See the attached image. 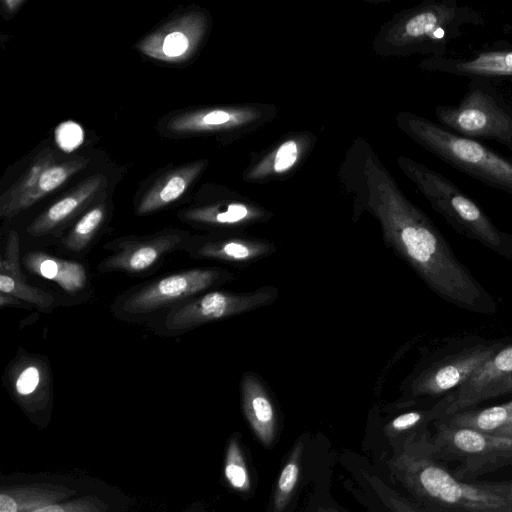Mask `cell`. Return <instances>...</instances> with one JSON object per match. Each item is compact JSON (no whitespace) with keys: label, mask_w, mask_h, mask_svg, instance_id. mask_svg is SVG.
Masks as SVG:
<instances>
[{"label":"cell","mask_w":512,"mask_h":512,"mask_svg":"<svg viewBox=\"0 0 512 512\" xmlns=\"http://www.w3.org/2000/svg\"><path fill=\"white\" fill-rule=\"evenodd\" d=\"M379 215L387 246L432 292L472 313L492 316L497 312L495 299L456 257L423 212L405 199L394 197Z\"/></svg>","instance_id":"cell-1"},{"label":"cell","mask_w":512,"mask_h":512,"mask_svg":"<svg viewBox=\"0 0 512 512\" xmlns=\"http://www.w3.org/2000/svg\"><path fill=\"white\" fill-rule=\"evenodd\" d=\"M397 466L408 488L440 512H512L511 502L458 479L420 445L403 453Z\"/></svg>","instance_id":"cell-2"},{"label":"cell","mask_w":512,"mask_h":512,"mask_svg":"<svg viewBox=\"0 0 512 512\" xmlns=\"http://www.w3.org/2000/svg\"><path fill=\"white\" fill-rule=\"evenodd\" d=\"M405 168L433 209L454 230L497 255L512 260V233L499 229L484 210L453 181L415 162L406 161Z\"/></svg>","instance_id":"cell-3"},{"label":"cell","mask_w":512,"mask_h":512,"mask_svg":"<svg viewBox=\"0 0 512 512\" xmlns=\"http://www.w3.org/2000/svg\"><path fill=\"white\" fill-rule=\"evenodd\" d=\"M404 120L409 134L442 161L512 197V157L430 120L411 115Z\"/></svg>","instance_id":"cell-4"},{"label":"cell","mask_w":512,"mask_h":512,"mask_svg":"<svg viewBox=\"0 0 512 512\" xmlns=\"http://www.w3.org/2000/svg\"><path fill=\"white\" fill-rule=\"evenodd\" d=\"M505 342L475 335L445 340L416 366L405 382V394L411 400H439L467 381Z\"/></svg>","instance_id":"cell-5"},{"label":"cell","mask_w":512,"mask_h":512,"mask_svg":"<svg viewBox=\"0 0 512 512\" xmlns=\"http://www.w3.org/2000/svg\"><path fill=\"white\" fill-rule=\"evenodd\" d=\"M441 126L474 140H492L512 153V106L485 78H470L464 96L456 105L435 110Z\"/></svg>","instance_id":"cell-6"},{"label":"cell","mask_w":512,"mask_h":512,"mask_svg":"<svg viewBox=\"0 0 512 512\" xmlns=\"http://www.w3.org/2000/svg\"><path fill=\"white\" fill-rule=\"evenodd\" d=\"M432 438L422 433L418 444L437 461H456L452 472L458 479L475 476L512 464V439L497 437L477 430L433 422Z\"/></svg>","instance_id":"cell-7"},{"label":"cell","mask_w":512,"mask_h":512,"mask_svg":"<svg viewBox=\"0 0 512 512\" xmlns=\"http://www.w3.org/2000/svg\"><path fill=\"white\" fill-rule=\"evenodd\" d=\"M234 279L233 272L221 267L188 269L135 288L122 296L113 307L121 316L140 317L167 307L173 308Z\"/></svg>","instance_id":"cell-8"},{"label":"cell","mask_w":512,"mask_h":512,"mask_svg":"<svg viewBox=\"0 0 512 512\" xmlns=\"http://www.w3.org/2000/svg\"><path fill=\"white\" fill-rule=\"evenodd\" d=\"M278 298L279 290L272 285L245 292L208 290L174 306L164 319V327L169 332L189 330L270 306Z\"/></svg>","instance_id":"cell-9"},{"label":"cell","mask_w":512,"mask_h":512,"mask_svg":"<svg viewBox=\"0 0 512 512\" xmlns=\"http://www.w3.org/2000/svg\"><path fill=\"white\" fill-rule=\"evenodd\" d=\"M512 394V338L485 361L461 386L440 398L445 416ZM444 416V417H445Z\"/></svg>","instance_id":"cell-10"},{"label":"cell","mask_w":512,"mask_h":512,"mask_svg":"<svg viewBox=\"0 0 512 512\" xmlns=\"http://www.w3.org/2000/svg\"><path fill=\"white\" fill-rule=\"evenodd\" d=\"M189 238L187 232L169 230L154 235L127 238L113 246V253L98 265L101 273H141L155 266L167 254L182 249Z\"/></svg>","instance_id":"cell-11"},{"label":"cell","mask_w":512,"mask_h":512,"mask_svg":"<svg viewBox=\"0 0 512 512\" xmlns=\"http://www.w3.org/2000/svg\"><path fill=\"white\" fill-rule=\"evenodd\" d=\"M205 24L202 14L187 11L145 36L136 47L152 59L180 63L197 49Z\"/></svg>","instance_id":"cell-12"},{"label":"cell","mask_w":512,"mask_h":512,"mask_svg":"<svg viewBox=\"0 0 512 512\" xmlns=\"http://www.w3.org/2000/svg\"><path fill=\"white\" fill-rule=\"evenodd\" d=\"M182 250L195 259L247 267L273 255L277 247L272 242L245 236H207L189 237Z\"/></svg>","instance_id":"cell-13"},{"label":"cell","mask_w":512,"mask_h":512,"mask_svg":"<svg viewBox=\"0 0 512 512\" xmlns=\"http://www.w3.org/2000/svg\"><path fill=\"white\" fill-rule=\"evenodd\" d=\"M423 66L431 71L468 78L512 79V45L504 41L466 56L431 57Z\"/></svg>","instance_id":"cell-14"},{"label":"cell","mask_w":512,"mask_h":512,"mask_svg":"<svg viewBox=\"0 0 512 512\" xmlns=\"http://www.w3.org/2000/svg\"><path fill=\"white\" fill-rule=\"evenodd\" d=\"M106 185L107 179L102 174L85 179L39 214L27 227L28 234L40 237L53 233L80 212Z\"/></svg>","instance_id":"cell-15"},{"label":"cell","mask_w":512,"mask_h":512,"mask_svg":"<svg viewBox=\"0 0 512 512\" xmlns=\"http://www.w3.org/2000/svg\"><path fill=\"white\" fill-rule=\"evenodd\" d=\"M240 393L251 429L265 446H270L276 435L278 415L265 383L257 374L246 372L240 380Z\"/></svg>","instance_id":"cell-16"},{"label":"cell","mask_w":512,"mask_h":512,"mask_svg":"<svg viewBox=\"0 0 512 512\" xmlns=\"http://www.w3.org/2000/svg\"><path fill=\"white\" fill-rule=\"evenodd\" d=\"M20 240L15 230L9 231L0 259V292L11 295L39 309L55 304L52 294L27 282L21 269Z\"/></svg>","instance_id":"cell-17"},{"label":"cell","mask_w":512,"mask_h":512,"mask_svg":"<svg viewBox=\"0 0 512 512\" xmlns=\"http://www.w3.org/2000/svg\"><path fill=\"white\" fill-rule=\"evenodd\" d=\"M22 263L30 273L55 282L69 294L78 293L87 285L88 274L80 262L31 251L23 256Z\"/></svg>","instance_id":"cell-18"},{"label":"cell","mask_w":512,"mask_h":512,"mask_svg":"<svg viewBox=\"0 0 512 512\" xmlns=\"http://www.w3.org/2000/svg\"><path fill=\"white\" fill-rule=\"evenodd\" d=\"M6 375L7 384L11 386L15 395L22 399L47 395L52 384L47 361L25 351L13 359Z\"/></svg>","instance_id":"cell-19"},{"label":"cell","mask_w":512,"mask_h":512,"mask_svg":"<svg viewBox=\"0 0 512 512\" xmlns=\"http://www.w3.org/2000/svg\"><path fill=\"white\" fill-rule=\"evenodd\" d=\"M203 169L198 161L172 170L147 191L136 208L138 215L160 210L178 200Z\"/></svg>","instance_id":"cell-20"},{"label":"cell","mask_w":512,"mask_h":512,"mask_svg":"<svg viewBox=\"0 0 512 512\" xmlns=\"http://www.w3.org/2000/svg\"><path fill=\"white\" fill-rule=\"evenodd\" d=\"M439 421L479 432L512 439V400L482 409H469L445 416Z\"/></svg>","instance_id":"cell-21"},{"label":"cell","mask_w":512,"mask_h":512,"mask_svg":"<svg viewBox=\"0 0 512 512\" xmlns=\"http://www.w3.org/2000/svg\"><path fill=\"white\" fill-rule=\"evenodd\" d=\"M89 160L77 157L68 161L54 163L40 175L36 185L16 203L0 214L3 219H11L34 205L47 194L56 190L70 177L83 170Z\"/></svg>","instance_id":"cell-22"},{"label":"cell","mask_w":512,"mask_h":512,"mask_svg":"<svg viewBox=\"0 0 512 512\" xmlns=\"http://www.w3.org/2000/svg\"><path fill=\"white\" fill-rule=\"evenodd\" d=\"M106 204L99 203L87 210L62 240L65 250L72 253L84 251L95 238L106 218Z\"/></svg>","instance_id":"cell-23"},{"label":"cell","mask_w":512,"mask_h":512,"mask_svg":"<svg viewBox=\"0 0 512 512\" xmlns=\"http://www.w3.org/2000/svg\"><path fill=\"white\" fill-rule=\"evenodd\" d=\"M55 162L54 151L44 148L33 159L24 174L0 197V214L16 203L36 185L43 171Z\"/></svg>","instance_id":"cell-24"},{"label":"cell","mask_w":512,"mask_h":512,"mask_svg":"<svg viewBox=\"0 0 512 512\" xmlns=\"http://www.w3.org/2000/svg\"><path fill=\"white\" fill-rule=\"evenodd\" d=\"M249 210L242 204H229L225 207H199L183 211V220L210 226L238 225L250 218Z\"/></svg>","instance_id":"cell-25"},{"label":"cell","mask_w":512,"mask_h":512,"mask_svg":"<svg viewBox=\"0 0 512 512\" xmlns=\"http://www.w3.org/2000/svg\"><path fill=\"white\" fill-rule=\"evenodd\" d=\"M302 452L303 442L298 441L279 475L273 499L274 512H282L291 498L300 474Z\"/></svg>","instance_id":"cell-26"},{"label":"cell","mask_w":512,"mask_h":512,"mask_svg":"<svg viewBox=\"0 0 512 512\" xmlns=\"http://www.w3.org/2000/svg\"><path fill=\"white\" fill-rule=\"evenodd\" d=\"M225 476L230 485L237 490L246 491L250 488V476L238 442L232 439L229 444Z\"/></svg>","instance_id":"cell-27"},{"label":"cell","mask_w":512,"mask_h":512,"mask_svg":"<svg viewBox=\"0 0 512 512\" xmlns=\"http://www.w3.org/2000/svg\"><path fill=\"white\" fill-rule=\"evenodd\" d=\"M55 140L62 150L70 152L81 145L83 130L75 122H63L55 130Z\"/></svg>","instance_id":"cell-28"},{"label":"cell","mask_w":512,"mask_h":512,"mask_svg":"<svg viewBox=\"0 0 512 512\" xmlns=\"http://www.w3.org/2000/svg\"><path fill=\"white\" fill-rule=\"evenodd\" d=\"M379 485V488L376 487L380 495L379 497L392 512H423L399 494L389 490L383 484L379 483Z\"/></svg>","instance_id":"cell-29"},{"label":"cell","mask_w":512,"mask_h":512,"mask_svg":"<svg viewBox=\"0 0 512 512\" xmlns=\"http://www.w3.org/2000/svg\"><path fill=\"white\" fill-rule=\"evenodd\" d=\"M297 157V147L292 141L283 144L277 151L274 168L284 171L293 165Z\"/></svg>","instance_id":"cell-30"},{"label":"cell","mask_w":512,"mask_h":512,"mask_svg":"<svg viewBox=\"0 0 512 512\" xmlns=\"http://www.w3.org/2000/svg\"><path fill=\"white\" fill-rule=\"evenodd\" d=\"M480 486L489 490L493 494L512 503V480L504 481H480L477 482Z\"/></svg>","instance_id":"cell-31"},{"label":"cell","mask_w":512,"mask_h":512,"mask_svg":"<svg viewBox=\"0 0 512 512\" xmlns=\"http://www.w3.org/2000/svg\"><path fill=\"white\" fill-rule=\"evenodd\" d=\"M0 512H17L16 501L6 494L0 495Z\"/></svg>","instance_id":"cell-32"},{"label":"cell","mask_w":512,"mask_h":512,"mask_svg":"<svg viewBox=\"0 0 512 512\" xmlns=\"http://www.w3.org/2000/svg\"><path fill=\"white\" fill-rule=\"evenodd\" d=\"M25 305L27 303L11 296V295H8V294H5V293H2L0 292V306L1 308H5L6 306H13V307H17V306H22V305ZM27 305H30V304H27Z\"/></svg>","instance_id":"cell-33"},{"label":"cell","mask_w":512,"mask_h":512,"mask_svg":"<svg viewBox=\"0 0 512 512\" xmlns=\"http://www.w3.org/2000/svg\"><path fill=\"white\" fill-rule=\"evenodd\" d=\"M25 1L23 0H4L2 2L4 9L9 13L12 14L18 10Z\"/></svg>","instance_id":"cell-34"},{"label":"cell","mask_w":512,"mask_h":512,"mask_svg":"<svg viewBox=\"0 0 512 512\" xmlns=\"http://www.w3.org/2000/svg\"><path fill=\"white\" fill-rule=\"evenodd\" d=\"M33 512H65L58 505H48L34 510Z\"/></svg>","instance_id":"cell-35"}]
</instances>
